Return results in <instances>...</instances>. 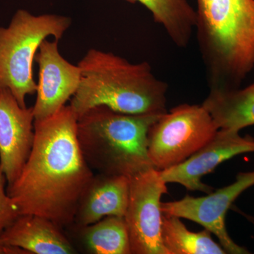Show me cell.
<instances>
[{
  "mask_svg": "<svg viewBox=\"0 0 254 254\" xmlns=\"http://www.w3.org/2000/svg\"><path fill=\"white\" fill-rule=\"evenodd\" d=\"M77 121L69 105L35 120L31 153L6 188L19 215H38L61 228L74 223L82 195L95 176L78 143Z\"/></svg>",
  "mask_w": 254,
  "mask_h": 254,
  "instance_id": "6da1fadb",
  "label": "cell"
},
{
  "mask_svg": "<svg viewBox=\"0 0 254 254\" xmlns=\"http://www.w3.org/2000/svg\"><path fill=\"white\" fill-rule=\"evenodd\" d=\"M79 86L70 100L77 118L94 107L130 115H163L168 86L147 62L131 63L110 52L92 48L77 64Z\"/></svg>",
  "mask_w": 254,
  "mask_h": 254,
  "instance_id": "7a4b0ae2",
  "label": "cell"
},
{
  "mask_svg": "<svg viewBox=\"0 0 254 254\" xmlns=\"http://www.w3.org/2000/svg\"><path fill=\"white\" fill-rule=\"evenodd\" d=\"M196 2L195 30L209 88H238L254 67V0Z\"/></svg>",
  "mask_w": 254,
  "mask_h": 254,
  "instance_id": "3957f363",
  "label": "cell"
},
{
  "mask_svg": "<svg viewBox=\"0 0 254 254\" xmlns=\"http://www.w3.org/2000/svg\"><path fill=\"white\" fill-rule=\"evenodd\" d=\"M163 115H130L94 107L78 118L77 139L86 163L100 174L131 177L153 168L150 127Z\"/></svg>",
  "mask_w": 254,
  "mask_h": 254,
  "instance_id": "277c9868",
  "label": "cell"
},
{
  "mask_svg": "<svg viewBox=\"0 0 254 254\" xmlns=\"http://www.w3.org/2000/svg\"><path fill=\"white\" fill-rule=\"evenodd\" d=\"M71 25L68 16L18 9L7 27H0V89H9L22 108L36 93L33 66L40 46L48 37L60 41Z\"/></svg>",
  "mask_w": 254,
  "mask_h": 254,
  "instance_id": "5b68a950",
  "label": "cell"
},
{
  "mask_svg": "<svg viewBox=\"0 0 254 254\" xmlns=\"http://www.w3.org/2000/svg\"><path fill=\"white\" fill-rule=\"evenodd\" d=\"M219 130L203 105L182 104L167 112L150 127L148 156L156 170L183 163L208 143Z\"/></svg>",
  "mask_w": 254,
  "mask_h": 254,
  "instance_id": "8992f818",
  "label": "cell"
},
{
  "mask_svg": "<svg viewBox=\"0 0 254 254\" xmlns=\"http://www.w3.org/2000/svg\"><path fill=\"white\" fill-rule=\"evenodd\" d=\"M168 192L160 170L154 168L129 177L128 204L124 219L131 254H167L161 239V198Z\"/></svg>",
  "mask_w": 254,
  "mask_h": 254,
  "instance_id": "52a82bcc",
  "label": "cell"
},
{
  "mask_svg": "<svg viewBox=\"0 0 254 254\" xmlns=\"http://www.w3.org/2000/svg\"><path fill=\"white\" fill-rule=\"evenodd\" d=\"M253 186L254 170L240 173L231 185L213 190L204 196L195 198L186 195L180 200L162 202V213L199 224L217 237L226 254H250L247 249L237 245L229 235L225 218L235 200Z\"/></svg>",
  "mask_w": 254,
  "mask_h": 254,
  "instance_id": "ba28073f",
  "label": "cell"
},
{
  "mask_svg": "<svg viewBox=\"0 0 254 254\" xmlns=\"http://www.w3.org/2000/svg\"><path fill=\"white\" fill-rule=\"evenodd\" d=\"M35 62L39 68L36 100L33 106L35 120L54 115L66 105L77 91L81 69L60 54L59 41L45 40L37 52Z\"/></svg>",
  "mask_w": 254,
  "mask_h": 254,
  "instance_id": "9c48e42d",
  "label": "cell"
},
{
  "mask_svg": "<svg viewBox=\"0 0 254 254\" xmlns=\"http://www.w3.org/2000/svg\"><path fill=\"white\" fill-rule=\"evenodd\" d=\"M254 152L253 137L242 136L240 131L219 129L203 148L183 163L160 171V175L167 184H180L187 190L209 193L213 189L203 183L202 177L227 160Z\"/></svg>",
  "mask_w": 254,
  "mask_h": 254,
  "instance_id": "30bf717a",
  "label": "cell"
},
{
  "mask_svg": "<svg viewBox=\"0 0 254 254\" xmlns=\"http://www.w3.org/2000/svg\"><path fill=\"white\" fill-rule=\"evenodd\" d=\"M33 107L22 108L7 88L0 89V165L7 187L19 176L34 141Z\"/></svg>",
  "mask_w": 254,
  "mask_h": 254,
  "instance_id": "8fae6325",
  "label": "cell"
},
{
  "mask_svg": "<svg viewBox=\"0 0 254 254\" xmlns=\"http://www.w3.org/2000/svg\"><path fill=\"white\" fill-rule=\"evenodd\" d=\"M129 178L98 174L82 195L74 223L78 227L93 225L108 216L124 218L128 204Z\"/></svg>",
  "mask_w": 254,
  "mask_h": 254,
  "instance_id": "7c38bea8",
  "label": "cell"
},
{
  "mask_svg": "<svg viewBox=\"0 0 254 254\" xmlns=\"http://www.w3.org/2000/svg\"><path fill=\"white\" fill-rule=\"evenodd\" d=\"M0 241L29 254H72V245L62 228L48 219L36 215H20L0 235Z\"/></svg>",
  "mask_w": 254,
  "mask_h": 254,
  "instance_id": "4fadbf2b",
  "label": "cell"
},
{
  "mask_svg": "<svg viewBox=\"0 0 254 254\" xmlns=\"http://www.w3.org/2000/svg\"><path fill=\"white\" fill-rule=\"evenodd\" d=\"M201 105L219 129L240 131L254 125V83L243 89L210 91Z\"/></svg>",
  "mask_w": 254,
  "mask_h": 254,
  "instance_id": "5bb4252c",
  "label": "cell"
},
{
  "mask_svg": "<svg viewBox=\"0 0 254 254\" xmlns=\"http://www.w3.org/2000/svg\"><path fill=\"white\" fill-rule=\"evenodd\" d=\"M140 3L155 23L166 31L175 46L185 48L190 43L196 23V12L188 0H125Z\"/></svg>",
  "mask_w": 254,
  "mask_h": 254,
  "instance_id": "9a60e30c",
  "label": "cell"
},
{
  "mask_svg": "<svg viewBox=\"0 0 254 254\" xmlns=\"http://www.w3.org/2000/svg\"><path fill=\"white\" fill-rule=\"evenodd\" d=\"M208 230L190 231L178 217L164 215L162 220V243L167 254H225L214 242Z\"/></svg>",
  "mask_w": 254,
  "mask_h": 254,
  "instance_id": "2e32d148",
  "label": "cell"
},
{
  "mask_svg": "<svg viewBox=\"0 0 254 254\" xmlns=\"http://www.w3.org/2000/svg\"><path fill=\"white\" fill-rule=\"evenodd\" d=\"M83 229V240L95 254H131L125 219L108 216Z\"/></svg>",
  "mask_w": 254,
  "mask_h": 254,
  "instance_id": "e0dca14e",
  "label": "cell"
},
{
  "mask_svg": "<svg viewBox=\"0 0 254 254\" xmlns=\"http://www.w3.org/2000/svg\"><path fill=\"white\" fill-rule=\"evenodd\" d=\"M6 183V177L0 165V235L20 215L6 190L5 191Z\"/></svg>",
  "mask_w": 254,
  "mask_h": 254,
  "instance_id": "ac0fdd59",
  "label": "cell"
},
{
  "mask_svg": "<svg viewBox=\"0 0 254 254\" xmlns=\"http://www.w3.org/2000/svg\"><path fill=\"white\" fill-rule=\"evenodd\" d=\"M0 254H29L27 252L18 247H9L0 241Z\"/></svg>",
  "mask_w": 254,
  "mask_h": 254,
  "instance_id": "d6986e66",
  "label": "cell"
}]
</instances>
